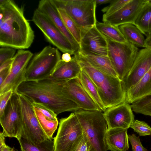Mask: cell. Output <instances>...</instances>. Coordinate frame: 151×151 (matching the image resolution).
I'll use <instances>...</instances> for the list:
<instances>
[{
  "instance_id": "6da1fadb",
  "label": "cell",
  "mask_w": 151,
  "mask_h": 151,
  "mask_svg": "<svg viewBox=\"0 0 151 151\" xmlns=\"http://www.w3.org/2000/svg\"><path fill=\"white\" fill-rule=\"evenodd\" d=\"M34 32L23 9L11 0H0V46L25 49L32 45Z\"/></svg>"
},
{
  "instance_id": "7a4b0ae2",
  "label": "cell",
  "mask_w": 151,
  "mask_h": 151,
  "mask_svg": "<svg viewBox=\"0 0 151 151\" xmlns=\"http://www.w3.org/2000/svg\"><path fill=\"white\" fill-rule=\"evenodd\" d=\"M65 81L56 80L50 77L37 81H24L15 92L24 96L32 102L46 105L57 115L81 109L63 95L62 89Z\"/></svg>"
},
{
  "instance_id": "3957f363",
  "label": "cell",
  "mask_w": 151,
  "mask_h": 151,
  "mask_svg": "<svg viewBox=\"0 0 151 151\" xmlns=\"http://www.w3.org/2000/svg\"><path fill=\"white\" fill-rule=\"evenodd\" d=\"M74 55L82 69L95 84L106 109L125 101V93L122 81L118 78L104 73L94 68L79 51Z\"/></svg>"
},
{
  "instance_id": "277c9868",
  "label": "cell",
  "mask_w": 151,
  "mask_h": 151,
  "mask_svg": "<svg viewBox=\"0 0 151 151\" xmlns=\"http://www.w3.org/2000/svg\"><path fill=\"white\" fill-rule=\"evenodd\" d=\"M102 112L82 109L74 112L83 133L87 137L95 151L108 150L105 141L108 126Z\"/></svg>"
},
{
  "instance_id": "5b68a950",
  "label": "cell",
  "mask_w": 151,
  "mask_h": 151,
  "mask_svg": "<svg viewBox=\"0 0 151 151\" xmlns=\"http://www.w3.org/2000/svg\"><path fill=\"white\" fill-rule=\"evenodd\" d=\"M58 49L47 46L32 58L27 67L25 81H37L51 76L60 61Z\"/></svg>"
},
{
  "instance_id": "8992f818",
  "label": "cell",
  "mask_w": 151,
  "mask_h": 151,
  "mask_svg": "<svg viewBox=\"0 0 151 151\" xmlns=\"http://www.w3.org/2000/svg\"><path fill=\"white\" fill-rule=\"evenodd\" d=\"M57 9L65 10L80 29L96 25L95 0H50Z\"/></svg>"
},
{
  "instance_id": "52a82bcc",
  "label": "cell",
  "mask_w": 151,
  "mask_h": 151,
  "mask_svg": "<svg viewBox=\"0 0 151 151\" xmlns=\"http://www.w3.org/2000/svg\"><path fill=\"white\" fill-rule=\"evenodd\" d=\"M83 136L75 113L60 120L57 134L54 138L55 151H76Z\"/></svg>"
},
{
  "instance_id": "ba28073f",
  "label": "cell",
  "mask_w": 151,
  "mask_h": 151,
  "mask_svg": "<svg viewBox=\"0 0 151 151\" xmlns=\"http://www.w3.org/2000/svg\"><path fill=\"white\" fill-rule=\"evenodd\" d=\"M105 37L108 45V56L119 78L122 81L132 67L139 49L128 42H117Z\"/></svg>"
},
{
  "instance_id": "9c48e42d",
  "label": "cell",
  "mask_w": 151,
  "mask_h": 151,
  "mask_svg": "<svg viewBox=\"0 0 151 151\" xmlns=\"http://www.w3.org/2000/svg\"><path fill=\"white\" fill-rule=\"evenodd\" d=\"M17 94L20 102L22 117L20 138H24L35 144L49 139L39 123L32 102L24 96Z\"/></svg>"
},
{
  "instance_id": "30bf717a",
  "label": "cell",
  "mask_w": 151,
  "mask_h": 151,
  "mask_svg": "<svg viewBox=\"0 0 151 151\" xmlns=\"http://www.w3.org/2000/svg\"><path fill=\"white\" fill-rule=\"evenodd\" d=\"M32 20L50 43L64 53L74 54L75 51L68 39L50 20L37 9L34 12Z\"/></svg>"
},
{
  "instance_id": "8fae6325",
  "label": "cell",
  "mask_w": 151,
  "mask_h": 151,
  "mask_svg": "<svg viewBox=\"0 0 151 151\" xmlns=\"http://www.w3.org/2000/svg\"><path fill=\"white\" fill-rule=\"evenodd\" d=\"M0 122L5 137L20 138L22 127L21 108L18 94L14 92L8 101Z\"/></svg>"
},
{
  "instance_id": "7c38bea8",
  "label": "cell",
  "mask_w": 151,
  "mask_h": 151,
  "mask_svg": "<svg viewBox=\"0 0 151 151\" xmlns=\"http://www.w3.org/2000/svg\"><path fill=\"white\" fill-rule=\"evenodd\" d=\"M33 55L29 50L21 49L17 51L13 58L9 76L0 86V94L11 90L15 92L18 86L25 81L26 69Z\"/></svg>"
},
{
  "instance_id": "4fadbf2b",
  "label": "cell",
  "mask_w": 151,
  "mask_h": 151,
  "mask_svg": "<svg viewBox=\"0 0 151 151\" xmlns=\"http://www.w3.org/2000/svg\"><path fill=\"white\" fill-rule=\"evenodd\" d=\"M151 68V50L146 48L141 49L131 69L122 81L125 93Z\"/></svg>"
},
{
  "instance_id": "5bb4252c",
  "label": "cell",
  "mask_w": 151,
  "mask_h": 151,
  "mask_svg": "<svg viewBox=\"0 0 151 151\" xmlns=\"http://www.w3.org/2000/svg\"><path fill=\"white\" fill-rule=\"evenodd\" d=\"M62 91L66 98L75 103L81 109L101 111L85 90L79 78L66 81Z\"/></svg>"
},
{
  "instance_id": "9a60e30c",
  "label": "cell",
  "mask_w": 151,
  "mask_h": 151,
  "mask_svg": "<svg viewBox=\"0 0 151 151\" xmlns=\"http://www.w3.org/2000/svg\"><path fill=\"white\" fill-rule=\"evenodd\" d=\"M80 51L108 56V45L106 37L97 29L96 25L90 28L80 29Z\"/></svg>"
},
{
  "instance_id": "2e32d148",
  "label": "cell",
  "mask_w": 151,
  "mask_h": 151,
  "mask_svg": "<svg viewBox=\"0 0 151 151\" xmlns=\"http://www.w3.org/2000/svg\"><path fill=\"white\" fill-rule=\"evenodd\" d=\"M148 0H130L122 8L109 15L103 16V22L118 26L126 24L134 25L142 8Z\"/></svg>"
},
{
  "instance_id": "e0dca14e",
  "label": "cell",
  "mask_w": 151,
  "mask_h": 151,
  "mask_svg": "<svg viewBox=\"0 0 151 151\" xmlns=\"http://www.w3.org/2000/svg\"><path fill=\"white\" fill-rule=\"evenodd\" d=\"M103 114L108 129L121 128L128 129L134 120L131 105L125 101L107 109Z\"/></svg>"
},
{
  "instance_id": "ac0fdd59",
  "label": "cell",
  "mask_w": 151,
  "mask_h": 151,
  "mask_svg": "<svg viewBox=\"0 0 151 151\" xmlns=\"http://www.w3.org/2000/svg\"><path fill=\"white\" fill-rule=\"evenodd\" d=\"M37 9L47 17L66 37L71 44L75 53L80 50V46L66 28L56 8L50 0H42Z\"/></svg>"
},
{
  "instance_id": "d6986e66",
  "label": "cell",
  "mask_w": 151,
  "mask_h": 151,
  "mask_svg": "<svg viewBox=\"0 0 151 151\" xmlns=\"http://www.w3.org/2000/svg\"><path fill=\"white\" fill-rule=\"evenodd\" d=\"M127 129L114 128L108 129L105 141L108 150L127 151L129 148Z\"/></svg>"
},
{
  "instance_id": "ffe728a7",
  "label": "cell",
  "mask_w": 151,
  "mask_h": 151,
  "mask_svg": "<svg viewBox=\"0 0 151 151\" xmlns=\"http://www.w3.org/2000/svg\"><path fill=\"white\" fill-rule=\"evenodd\" d=\"M81 70L78 60L74 56L68 62H66L61 59L50 77L60 81L78 78Z\"/></svg>"
},
{
  "instance_id": "44dd1931",
  "label": "cell",
  "mask_w": 151,
  "mask_h": 151,
  "mask_svg": "<svg viewBox=\"0 0 151 151\" xmlns=\"http://www.w3.org/2000/svg\"><path fill=\"white\" fill-rule=\"evenodd\" d=\"M151 93V68L125 93V101L131 104Z\"/></svg>"
},
{
  "instance_id": "7402d4cb",
  "label": "cell",
  "mask_w": 151,
  "mask_h": 151,
  "mask_svg": "<svg viewBox=\"0 0 151 151\" xmlns=\"http://www.w3.org/2000/svg\"><path fill=\"white\" fill-rule=\"evenodd\" d=\"M81 55L94 68L101 72L113 77L119 78L108 56L87 53H83L79 51Z\"/></svg>"
},
{
  "instance_id": "603a6c76",
  "label": "cell",
  "mask_w": 151,
  "mask_h": 151,
  "mask_svg": "<svg viewBox=\"0 0 151 151\" xmlns=\"http://www.w3.org/2000/svg\"><path fill=\"white\" fill-rule=\"evenodd\" d=\"M119 28L128 42L137 47L145 48V39L136 26L131 24H126L119 26Z\"/></svg>"
},
{
  "instance_id": "cb8c5ba5",
  "label": "cell",
  "mask_w": 151,
  "mask_h": 151,
  "mask_svg": "<svg viewBox=\"0 0 151 151\" xmlns=\"http://www.w3.org/2000/svg\"><path fill=\"white\" fill-rule=\"evenodd\" d=\"M78 78L87 93L101 110L104 112L106 109L100 97L96 86L89 77L82 69Z\"/></svg>"
},
{
  "instance_id": "d4e9b609",
  "label": "cell",
  "mask_w": 151,
  "mask_h": 151,
  "mask_svg": "<svg viewBox=\"0 0 151 151\" xmlns=\"http://www.w3.org/2000/svg\"><path fill=\"white\" fill-rule=\"evenodd\" d=\"M134 25L145 35L151 30V2L150 0L142 8Z\"/></svg>"
},
{
  "instance_id": "484cf974",
  "label": "cell",
  "mask_w": 151,
  "mask_h": 151,
  "mask_svg": "<svg viewBox=\"0 0 151 151\" xmlns=\"http://www.w3.org/2000/svg\"><path fill=\"white\" fill-rule=\"evenodd\" d=\"M96 27L103 35L113 41L120 43L128 42L118 26L104 22H98Z\"/></svg>"
},
{
  "instance_id": "4316f807",
  "label": "cell",
  "mask_w": 151,
  "mask_h": 151,
  "mask_svg": "<svg viewBox=\"0 0 151 151\" xmlns=\"http://www.w3.org/2000/svg\"><path fill=\"white\" fill-rule=\"evenodd\" d=\"M18 140L21 151H55L54 139H48L37 144L23 138Z\"/></svg>"
},
{
  "instance_id": "83f0119b",
  "label": "cell",
  "mask_w": 151,
  "mask_h": 151,
  "mask_svg": "<svg viewBox=\"0 0 151 151\" xmlns=\"http://www.w3.org/2000/svg\"><path fill=\"white\" fill-rule=\"evenodd\" d=\"M33 109L42 129L49 139H53V135L57 129L58 124V120L51 119L37 109L34 108Z\"/></svg>"
},
{
  "instance_id": "f1b7e54d",
  "label": "cell",
  "mask_w": 151,
  "mask_h": 151,
  "mask_svg": "<svg viewBox=\"0 0 151 151\" xmlns=\"http://www.w3.org/2000/svg\"><path fill=\"white\" fill-rule=\"evenodd\" d=\"M57 9L66 28L80 45L81 40L80 29L65 10L59 8Z\"/></svg>"
},
{
  "instance_id": "f546056e",
  "label": "cell",
  "mask_w": 151,
  "mask_h": 151,
  "mask_svg": "<svg viewBox=\"0 0 151 151\" xmlns=\"http://www.w3.org/2000/svg\"><path fill=\"white\" fill-rule=\"evenodd\" d=\"M130 105L132 111L135 113L151 116V93Z\"/></svg>"
},
{
  "instance_id": "4dcf8cb0",
  "label": "cell",
  "mask_w": 151,
  "mask_h": 151,
  "mask_svg": "<svg viewBox=\"0 0 151 151\" xmlns=\"http://www.w3.org/2000/svg\"><path fill=\"white\" fill-rule=\"evenodd\" d=\"M130 128H132L139 136L151 135V127L144 121L134 120L130 125Z\"/></svg>"
},
{
  "instance_id": "1f68e13d",
  "label": "cell",
  "mask_w": 151,
  "mask_h": 151,
  "mask_svg": "<svg viewBox=\"0 0 151 151\" xmlns=\"http://www.w3.org/2000/svg\"><path fill=\"white\" fill-rule=\"evenodd\" d=\"M130 0H113L109 6L102 9V12L104 13L103 15L107 16L115 12L129 2Z\"/></svg>"
},
{
  "instance_id": "d6a6232c",
  "label": "cell",
  "mask_w": 151,
  "mask_h": 151,
  "mask_svg": "<svg viewBox=\"0 0 151 151\" xmlns=\"http://www.w3.org/2000/svg\"><path fill=\"white\" fill-rule=\"evenodd\" d=\"M32 103L34 108L39 110L50 119L54 120H58L57 117V114L53 110L46 105L36 102H32Z\"/></svg>"
},
{
  "instance_id": "836d02e7",
  "label": "cell",
  "mask_w": 151,
  "mask_h": 151,
  "mask_svg": "<svg viewBox=\"0 0 151 151\" xmlns=\"http://www.w3.org/2000/svg\"><path fill=\"white\" fill-rule=\"evenodd\" d=\"M15 50L13 48L1 47L0 48V65L6 60L12 58L15 55Z\"/></svg>"
},
{
  "instance_id": "e575fe53",
  "label": "cell",
  "mask_w": 151,
  "mask_h": 151,
  "mask_svg": "<svg viewBox=\"0 0 151 151\" xmlns=\"http://www.w3.org/2000/svg\"><path fill=\"white\" fill-rule=\"evenodd\" d=\"M128 136L132 151H147L142 146L139 137H137L134 134Z\"/></svg>"
},
{
  "instance_id": "d590c367",
  "label": "cell",
  "mask_w": 151,
  "mask_h": 151,
  "mask_svg": "<svg viewBox=\"0 0 151 151\" xmlns=\"http://www.w3.org/2000/svg\"><path fill=\"white\" fill-rule=\"evenodd\" d=\"M14 92L11 90L0 94V116L3 114L8 101Z\"/></svg>"
},
{
  "instance_id": "8d00e7d4",
  "label": "cell",
  "mask_w": 151,
  "mask_h": 151,
  "mask_svg": "<svg viewBox=\"0 0 151 151\" xmlns=\"http://www.w3.org/2000/svg\"><path fill=\"white\" fill-rule=\"evenodd\" d=\"M92 147L89 140L86 135L83 133V137L76 151H90Z\"/></svg>"
},
{
  "instance_id": "74e56055",
  "label": "cell",
  "mask_w": 151,
  "mask_h": 151,
  "mask_svg": "<svg viewBox=\"0 0 151 151\" xmlns=\"http://www.w3.org/2000/svg\"><path fill=\"white\" fill-rule=\"evenodd\" d=\"M11 67V65L0 71V86L3 83L9 76Z\"/></svg>"
},
{
  "instance_id": "f35d334b",
  "label": "cell",
  "mask_w": 151,
  "mask_h": 151,
  "mask_svg": "<svg viewBox=\"0 0 151 151\" xmlns=\"http://www.w3.org/2000/svg\"><path fill=\"white\" fill-rule=\"evenodd\" d=\"M145 39V48L151 50V30L147 33Z\"/></svg>"
},
{
  "instance_id": "ab89813d",
  "label": "cell",
  "mask_w": 151,
  "mask_h": 151,
  "mask_svg": "<svg viewBox=\"0 0 151 151\" xmlns=\"http://www.w3.org/2000/svg\"><path fill=\"white\" fill-rule=\"evenodd\" d=\"M13 61V58L8 60L0 65V71L11 65Z\"/></svg>"
},
{
  "instance_id": "60d3db41",
  "label": "cell",
  "mask_w": 151,
  "mask_h": 151,
  "mask_svg": "<svg viewBox=\"0 0 151 151\" xmlns=\"http://www.w3.org/2000/svg\"><path fill=\"white\" fill-rule=\"evenodd\" d=\"M72 59L70 54L68 53H63L61 56V60L66 62H68Z\"/></svg>"
},
{
  "instance_id": "b9f144b4",
  "label": "cell",
  "mask_w": 151,
  "mask_h": 151,
  "mask_svg": "<svg viewBox=\"0 0 151 151\" xmlns=\"http://www.w3.org/2000/svg\"><path fill=\"white\" fill-rule=\"evenodd\" d=\"M5 137L3 132H1L0 133V148L3 147L6 145L5 142Z\"/></svg>"
},
{
  "instance_id": "7bdbcfd3",
  "label": "cell",
  "mask_w": 151,
  "mask_h": 151,
  "mask_svg": "<svg viewBox=\"0 0 151 151\" xmlns=\"http://www.w3.org/2000/svg\"><path fill=\"white\" fill-rule=\"evenodd\" d=\"M0 151H15L14 147H11L6 145L3 147L0 148Z\"/></svg>"
},
{
  "instance_id": "ee69618b",
  "label": "cell",
  "mask_w": 151,
  "mask_h": 151,
  "mask_svg": "<svg viewBox=\"0 0 151 151\" xmlns=\"http://www.w3.org/2000/svg\"><path fill=\"white\" fill-rule=\"evenodd\" d=\"M95 1L96 5H101L109 3H110L113 0H95Z\"/></svg>"
},
{
  "instance_id": "f6af8a7d",
  "label": "cell",
  "mask_w": 151,
  "mask_h": 151,
  "mask_svg": "<svg viewBox=\"0 0 151 151\" xmlns=\"http://www.w3.org/2000/svg\"><path fill=\"white\" fill-rule=\"evenodd\" d=\"M90 151H95L94 149H93V148L92 147L91 148V150H90Z\"/></svg>"
},
{
  "instance_id": "bcb514c9",
  "label": "cell",
  "mask_w": 151,
  "mask_h": 151,
  "mask_svg": "<svg viewBox=\"0 0 151 151\" xmlns=\"http://www.w3.org/2000/svg\"><path fill=\"white\" fill-rule=\"evenodd\" d=\"M150 1L151 2V0H150Z\"/></svg>"
}]
</instances>
